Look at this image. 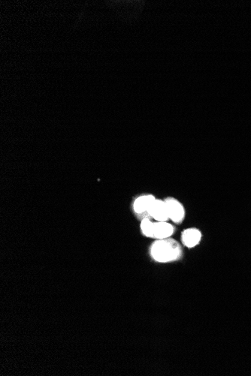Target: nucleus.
I'll use <instances>...</instances> for the list:
<instances>
[{"mask_svg":"<svg viewBox=\"0 0 251 376\" xmlns=\"http://www.w3.org/2000/svg\"><path fill=\"white\" fill-rule=\"evenodd\" d=\"M153 258L158 262L167 263L175 261L181 254L180 246L173 240H158L151 248Z\"/></svg>","mask_w":251,"mask_h":376,"instance_id":"f257e3e1","label":"nucleus"},{"mask_svg":"<svg viewBox=\"0 0 251 376\" xmlns=\"http://www.w3.org/2000/svg\"><path fill=\"white\" fill-rule=\"evenodd\" d=\"M167 209H168V218L174 223H180L184 219L185 210L179 200L173 197L166 199Z\"/></svg>","mask_w":251,"mask_h":376,"instance_id":"f03ea898","label":"nucleus"},{"mask_svg":"<svg viewBox=\"0 0 251 376\" xmlns=\"http://www.w3.org/2000/svg\"><path fill=\"white\" fill-rule=\"evenodd\" d=\"M148 213L158 222H167L169 219L166 200L155 199Z\"/></svg>","mask_w":251,"mask_h":376,"instance_id":"7ed1b4c3","label":"nucleus"},{"mask_svg":"<svg viewBox=\"0 0 251 376\" xmlns=\"http://www.w3.org/2000/svg\"><path fill=\"white\" fill-rule=\"evenodd\" d=\"M202 239V234L196 228H188L182 234V242L188 248L196 247Z\"/></svg>","mask_w":251,"mask_h":376,"instance_id":"20e7f679","label":"nucleus"},{"mask_svg":"<svg viewBox=\"0 0 251 376\" xmlns=\"http://www.w3.org/2000/svg\"><path fill=\"white\" fill-rule=\"evenodd\" d=\"M156 197L151 194H146V195H142L137 197L135 200L133 204V209L134 211L137 214H143V213H148L150 207L152 205Z\"/></svg>","mask_w":251,"mask_h":376,"instance_id":"39448f33","label":"nucleus"},{"mask_svg":"<svg viewBox=\"0 0 251 376\" xmlns=\"http://www.w3.org/2000/svg\"><path fill=\"white\" fill-rule=\"evenodd\" d=\"M174 233V227L167 222H158L154 224V237L158 240L169 238Z\"/></svg>","mask_w":251,"mask_h":376,"instance_id":"423d86ee","label":"nucleus"},{"mask_svg":"<svg viewBox=\"0 0 251 376\" xmlns=\"http://www.w3.org/2000/svg\"><path fill=\"white\" fill-rule=\"evenodd\" d=\"M154 222H151L148 218H145L141 223V229L144 235L148 238L154 237Z\"/></svg>","mask_w":251,"mask_h":376,"instance_id":"0eeeda50","label":"nucleus"}]
</instances>
